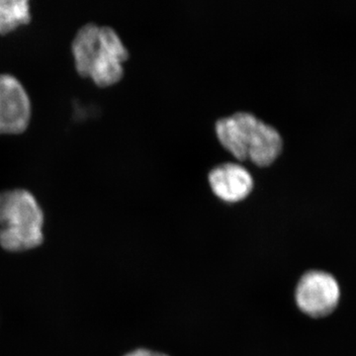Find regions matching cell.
Here are the masks:
<instances>
[{"label":"cell","instance_id":"obj_4","mask_svg":"<svg viewBox=\"0 0 356 356\" xmlns=\"http://www.w3.org/2000/svg\"><path fill=\"white\" fill-rule=\"evenodd\" d=\"M341 289L332 274L310 270L302 275L296 289L295 301L300 311L312 318H324L336 310Z\"/></svg>","mask_w":356,"mask_h":356},{"label":"cell","instance_id":"obj_2","mask_svg":"<svg viewBox=\"0 0 356 356\" xmlns=\"http://www.w3.org/2000/svg\"><path fill=\"white\" fill-rule=\"evenodd\" d=\"M215 130L225 149L238 159H250L259 166L270 165L282 151L277 129L250 112L241 111L219 119Z\"/></svg>","mask_w":356,"mask_h":356},{"label":"cell","instance_id":"obj_1","mask_svg":"<svg viewBox=\"0 0 356 356\" xmlns=\"http://www.w3.org/2000/svg\"><path fill=\"white\" fill-rule=\"evenodd\" d=\"M74 69L79 76L100 88L118 83L124 74L129 51L113 28L86 23L77 30L70 44Z\"/></svg>","mask_w":356,"mask_h":356},{"label":"cell","instance_id":"obj_8","mask_svg":"<svg viewBox=\"0 0 356 356\" xmlns=\"http://www.w3.org/2000/svg\"><path fill=\"white\" fill-rule=\"evenodd\" d=\"M124 356H168L161 351L147 350V348H137L128 353Z\"/></svg>","mask_w":356,"mask_h":356},{"label":"cell","instance_id":"obj_6","mask_svg":"<svg viewBox=\"0 0 356 356\" xmlns=\"http://www.w3.org/2000/svg\"><path fill=\"white\" fill-rule=\"evenodd\" d=\"M208 180L215 195L225 202H238L247 197L254 188L252 173L236 163L215 166L210 170Z\"/></svg>","mask_w":356,"mask_h":356},{"label":"cell","instance_id":"obj_3","mask_svg":"<svg viewBox=\"0 0 356 356\" xmlns=\"http://www.w3.org/2000/svg\"><path fill=\"white\" fill-rule=\"evenodd\" d=\"M44 220L43 210L31 191H0V245L7 252H25L41 245Z\"/></svg>","mask_w":356,"mask_h":356},{"label":"cell","instance_id":"obj_5","mask_svg":"<svg viewBox=\"0 0 356 356\" xmlns=\"http://www.w3.org/2000/svg\"><path fill=\"white\" fill-rule=\"evenodd\" d=\"M32 119V102L24 84L11 74H0V136L19 135Z\"/></svg>","mask_w":356,"mask_h":356},{"label":"cell","instance_id":"obj_7","mask_svg":"<svg viewBox=\"0 0 356 356\" xmlns=\"http://www.w3.org/2000/svg\"><path fill=\"white\" fill-rule=\"evenodd\" d=\"M31 19V3L28 0H0V35L14 32Z\"/></svg>","mask_w":356,"mask_h":356}]
</instances>
